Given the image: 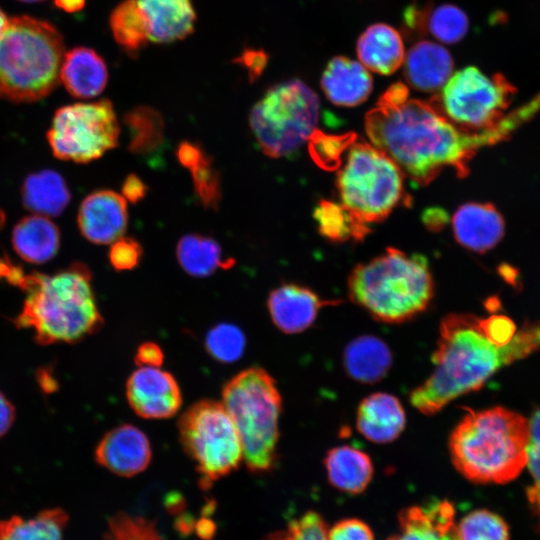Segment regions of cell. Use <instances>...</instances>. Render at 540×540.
I'll use <instances>...</instances> for the list:
<instances>
[{"label": "cell", "mask_w": 540, "mask_h": 540, "mask_svg": "<svg viewBox=\"0 0 540 540\" xmlns=\"http://www.w3.org/2000/svg\"><path fill=\"white\" fill-rule=\"evenodd\" d=\"M118 137L117 117L107 99L58 109L47 133L54 156L76 163L100 158L117 146Z\"/></svg>", "instance_id": "12"}, {"label": "cell", "mask_w": 540, "mask_h": 540, "mask_svg": "<svg viewBox=\"0 0 540 540\" xmlns=\"http://www.w3.org/2000/svg\"><path fill=\"white\" fill-rule=\"evenodd\" d=\"M453 65L451 54L443 46L420 41L409 50L404 73L412 87L432 92L444 87L452 76Z\"/></svg>", "instance_id": "22"}, {"label": "cell", "mask_w": 540, "mask_h": 540, "mask_svg": "<svg viewBox=\"0 0 540 540\" xmlns=\"http://www.w3.org/2000/svg\"><path fill=\"white\" fill-rule=\"evenodd\" d=\"M164 360L161 347L154 342L142 343L136 351L135 363L139 367H160Z\"/></svg>", "instance_id": "43"}, {"label": "cell", "mask_w": 540, "mask_h": 540, "mask_svg": "<svg viewBox=\"0 0 540 540\" xmlns=\"http://www.w3.org/2000/svg\"><path fill=\"white\" fill-rule=\"evenodd\" d=\"M205 346L215 360L231 363L237 361L244 353L246 338L239 327L221 323L209 330Z\"/></svg>", "instance_id": "36"}, {"label": "cell", "mask_w": 540, "mask_h": 540, "mask_svg": "<svg viewBox=\"0 0 540 540\" xmlns=\"http://www.w3.org/2000/svg\"><path fill=\"white\" fill-rule=\"evenodd\" d=\"M515 330L503 315L444 316L431 358L434 370L411 391L412 406L432 416L461 395L479 390L501 367L540 349V322Z\"/></svg>", "instance_id": "1"}, {"label": "cell", "mask_w": 540, "mask_h": 540, "mask_svg": "<svg viewBox=\"0 0 540 540\" xmlns=\"http://www.w3.org/2000/svg\"><path fill=\"white\" fill-rule=\"evenodd\" d=\"M194 191L206 209H217L221 200L220 174L212 158L205 154L191 169Z\"/></svg>", "instance_id": "37"}, {"label": "cell", "mask_w": 540, "mask_h": 540, "mask_svg": "<svg viewBox=\"0 0 540 540\" xmlns=\"http://www.w3.org/2000/svg\"><path fill=\"white\" fill-rule=\"evenodd\" d=\"M128 129V149L136 155L155 152L164 142V119L156 109L141 105L133 108L124 116Z\"/></svg>", "instance_id": "31"}, {"label": "cell", "mask_w": 540, "mask_h": 540, "mask_svg": "<svg viewBox=\"0 0 540 540\" xmlns=\"http://www.w3.org/2000/svg\"><path fill=\"white\" fill-rule=\"evenodd\" d=\"M222 403L237 429L249 470H271L277 460L282 411L274 378L261 367L244 369L224 385Z\"/></svg>", "instance_id": "8"}, {"label": "cell", "mask_w": 540, "mask_h": 540, "mask_svg": "<svg viewBox=\"0 0 540 540\" xmlns=\"http://www.w3.org/2000/svg\"><path fill=\"white\" fill-rule=\"evenodd\" d=\"M392 353L379 337L362 335L350 341L343 353L347 374L362 384L380 381L392 366Z\"/></svg>", "instance_id": "25"}, {"label": "cell", "mask_w": 540, "mask_h": 540, "mask_svg": "<svg viewBox=\"0 0 540 540\" xmlns=\"http://www.w3.org/2000/svg\"><path fill=\"white\" fill-rule=\"evenodd\" d=\"M177 260L182 269L193 277L204 278L216 270L230 268L231 258L223 259L219 243L211 237L200 234H186L178 242Z\"/></svg>", "instance_id": "29"}, {"label": "cell", "mask_w": 540, "mask_h": 540, "mask_svg": "<svg viewBox=\"0 0 540 540\" xmlns=\"http://www.w3.org/2000/svg\"><path fill=\"white\" fill-rule=\"evenodd\" d=\"M126 396L130 407L145 419L174 416L182 405L174 376L160 367H139L128 378Z\"/></svg>", "instance_id": "13"}, {"label": "cell", "mask_w": 540, "mask_h": 540, "mask_svg": "<svg viewBox=\"0 0 540 540\" xmlns=\"http://www.w3.org/2000/svg\"><path fill=\"white\" fill-rule=\"evenodd\" d=\"M328 529L322 517L309 511L292 520L285 529L275 531L263 540H327Z\"/></svg>", "instance_id": "39"}, {"label": "cell", "mask_w": 540, "mask_h": 540, "mask_svg": "<svg viewBox=\"0 0 540 540\" xmlns=\"http://www.w3.org/2000/svg\"><path fill=\"white\" fill-rule=\"evenodd\" d=\"M348 294L377 321L402 323L427 309L434 282L425 257L387 248L352 270Z\"/></svg>", "instance_id": "5"}, {"label": "cell", "mask_w": 540, "mask_h": 540, "mask_svg": "<svg viewBox=\"0 0 540 540\" xmlns=\"http://www.w3.org/2000/svg\"><path fill=\"white\" fill-rule=\"evenodd\" d=\"M71 195L63 177L50 169L28 175L22 186L24 206L42 216H59Z\"/></svg>", "instance_id": "28"}, {"label": "cell", "mask_w": 540, "mask_h": 540, "mask_svg": "<svg viewBox=\"0 0 540 540\" xmlns=\"http://www.w3.org/2000/svg\"><path fill=\"white\" fill-rule=\"evenodd\" d=\"M147 191L146 184L135 174H129L122 185L124 198L134 204L144 199Z\"/></svg>", "instance_id": "46"}, {"label": "cell", "mask_w": 540, "mask_h": 540, "mask_svg": "<svg viewBox=\"0 0 540 540\" xmlns=\"http://www.w3.org/2000/svg\"><path fill=\"white\" fill-rule=\"evenodd\" d=\"M86 0H53L55 7L67 13H75L82 10Z\"/></svg>", "instance_id": "48"}, {"label": "cell", "mask_w": 540, "mask_h": 540, "mask_svg": "<svg viewBox=\"0 0 540 540\" xmlns=\"http://www.w3.org/2000/svg\"><path fill=\"white\" fill-rule=\"evenodd\" d=\"M267 59L268 56L263 50L246 49L238 61L247 69L249 77L253 81L264 71Z\"/></svg>", "instance_id": "44"}, {"label": "cell", "mask_w": 540, "mask_h": 540, "mask_svg": "<svg viewBox=\"0 0 540 540\" xmlns=\"http://www.w3.org/2000/svg\"><path fill=\"white\" fill-rule=\"evenodd\" d=\"M143 255L142 246L131 237H121L113 242L109 261L116 271H127L137 267Z\"/></svg>", "instance_id": "41"}, {"label": "cell", "mask_w": 540, "mask_h": 540, "mask_svg": "<svg viewBox=\"0 0 540 540\" xmlns=\"http://www.w3.org/2000/svg\"><path fill=\"white\" fill-rule=\"evenodd\" d=\"M529 421L502 407L470 410L452 430L448 448L454 467L476 483H506L527 463Z\"/></svg>", "instance_id": "4"}, {"label": "cell", "mask_w": 540, "mask_h": 540, "mask_svg": "<svg viewBox=\"0 0 540 540\" xmlns=\"http://www.w3.org/2000/svg\"><path fill=\"white\" fill-rule=\"evenodd\" d=\"M8 24H9V19L7 18L3 10L0 8V38L2 37L5 30L7 29Z\"/></svg>", "instance_id": "49"}, {"label": "cell", "mask_w": 540, "mask_h": 540, "mask_svg": "<svg viewBox=\"0 0 540 540\" xmlns=\"http://www.w3.org/2000/svg\"><path fill=\"white\" fill-rule=\"evenodd\" d=\"M320 102L298 79L272 86L250 112V128L262 152L271 158L295 153L317 131Z\"/></svg>", "instance_id": "10"}, {"label": "cell", "mask_w": 540, "mask_h": 540, "mask_svg": "<svg viewBox=\"0 0 540 540\" xmlns=\"http://www.w3.org/2000/svg\"><path fill=\"white\" fill-rule=\"evenodd\" d=\"M149 29V40L170 43L194 30L196 19L190 0H137Z\"/></svg>", "instance_id": "23"}, {"label": "cell", "mask_w": 540, "mask_h": 540, "mask_svg": "<svg viewBox=\"0 0 540 540\" xmlns=\"http://www.w3.org/2000/svg\"><path fill=\"white\" fill-rule=\"evenodd\" d=\"M109 24L114 39L129 54H137L149 40L148 22L137 0L120 3L112 11Z\"/></svg>", "instance_id": "32"}, {"label": "cell", "mask_w": 540, "mask_h": 540, "mask_svg": "<svg viewBox=\"0 0 540 540\" xmlns=\"http://www.w3.org/2000/svg\"><path fill=\"white\" fill-rule=\"evenodd\" d=\"M60 244L58 227L42 215L22 218L13 228L12 245L26 262L42 264L52 259Z\"/></svg>", "instance_id": "27"}, {"label": "cell", "mask_w": 540, "mask_h": 540, "mask_svg": "<svg viewBox=\"0 0 540 540\" xmlns=\"http://www.w3.org/2000/svg\"><path fill=\"white\" fill-rule=\"evenodd\" d=\"M327 540H374L370 527L359 519H344L328 530Z\"/></svg>", "instance_id": "42"}, {"label": "cell", "mask_w": 540, "mask_h": 540, "mask_svg": "<svg viewBox=\"0 0 540 540\" xmlns=\"http://www.w3.org/2000/svg\"><path fill=\"white\" fill-rule=\"evenodd\" d=\"M324 466L330 484L350 494L363 492L374 472L369 455L349 445L330 449L324 458Z\"/></svg>", "instance_id": "26"}, {"label": "cell", "mask_w": 540, "mask_h": 540, "mask_svg": "<svg viewBox=\"0 0 540 540\" xmlns=\"http://www.w3.org/2000/svg\"><path fill=\"white\" fill-rule=\"evenodd\" d=\"M0 276L25 292L15 325L32 330L39 344L77 343L103 325L92 289V274L83 263L76 262L46 275L23 274L12 264L0 261Z\"/></svg>", "instance_id": "3"}, {"label": "cell", "mask_w": 540, "mask_h": 540, "mask_svg": "<svg viewBox=\"0 0 540 540\" xmlns=\"http://www.w3.org/2000/svg\"><path fill=\"white\" fill-rule=\"evenodd\" d=\"M457 540H509L508 526L497 514L475 510L456 525Z\"/></svg>", "instance_id": "35"}, {"label": "cell", "mask_w": 540, "mask_h": 540, "mask_svg": "<svg viewBox=\"0 0 540 540\" xmlns=\"http://www.w3.org/2000/svg\"><path fill=\"white\" fill-rule=\"evenodd\" d=\"M452 228L459 244L471 251L485 253L503 238L505 222L491 203L468 202L454 213Z\"/></svg>", "instance_id": "17"}, {"label": "cell", "mask_w": 540, "mask_h": 540, "mask_svg": "<svg viewBox=\"0 0 540 540\" xmlns=\"http://www.w3.org/2000/svg\"><path fill=\"white\" fill-rule=\"evenodd\" d=\"M18 1L25 2V3H35V2H41L44 0H18Z\"/></svg>", "instance_id": "50"}, {"label": "cell", "mask_w": 540, "mask_h": 540, "mask_svg": "<svg viewBox=\"0 0 540 540\" xmlns=\"http://www.w3.org/2000/svg\"><path fill=\"white\" fill-rule=\"evenodd\" d=\"M371 144L384 152L414 183L425 186L446 167L469 173L476 151L503 139L494 133H467L456 127L434 99H410L407 86L395 83L365 119Z\"/></svg>", "instance_id": "2"}, {"label": "cell", "mask_w": 540, "mask_h": 540, "mask_svg": "<svg viewBox=\"0 0 540 540\" xmlns=\"http://www.w3.org/2000/svg\"><path fill=\"white\" fill-rule=\"evenodd\" d=\"M60 80L66 90L76 98H92L106 87L108 69L103 58L93 49L75 47L65 53Z\"/></svg>", "instance_id": "21"}, {"label": "cell", "mask_w": 540, "mask_h": 540, "mask_svg": "<svg viewBox=\"0 0 540 540\" xmlns=\"http://www.w3.org/2000/svg\"><path fill=\"white\" fill-rule=\"evenodd\" d=\"M321 87L333 104L352 107L368 98L372 91V77L361 63L337 56L325 68Z\"/></svg>", "instance_id": "20"}, {"label": "cell", "mask_w": 540, "mask_h": 540, "mask_svg": "<svg viewBox=\"0 0 540 540\" xmlns=\"http://www.w3.org/2000/svg\"><path fill=\"white\" fill-rule=\"evenodd\" d=\"M403 176L400 168L374 145L354 143L337 172L340 204L366 225L382 221L395 208L410 202Z\"/></svg>", "instance_id": "9"}, {"label": "cell", "mask_w": 540, "mask_h": 540, "mask_svg": "<svg viewBox=\"0 0 540 540\" xmlns=\"http://www.w3.org/2000/svg\"><path fill=\"white\" fill-rule=\"evenodd\" d=\"M77 221L81 234L90 242L113 243L127 228L126 199L112 190L95 191L82 201Z\"/></svg>", "instance_id": "15"}, {"label": "cell", "mask_w": 540, "mask_h": 540, "mask_svg": "<svg viewBox=\"0 0 540 540\" xmlns=\"http://www.w3.org/2000/svg\"><path fill=\"white\" fill-rule=\"evenodd\" d=\"M205 151L198 144L184 141L177 148V158L181 165L187 169L195 166L205 155Z\"/></svg>", "instance_id": "45"}, {"label": "cell", "mask_w": 540, "mask_h": 540, "mask_svg": "<svg viewBox=\"0 0 540 540\" xmlns=\"http://www.w3.org/2000/svg\"><path fill=\"white\" fill-rule=\"evenodd\" d=\"M529 426L526 464L532 475L533 485L528 489V498L540 516V409L533 414Z\"/></svg>", "instance_id": "40"}, {"label": "cell", "mask_w": 540, "mask_h": 540, "mask_svg": "<svg viewBox=\"0 0 540 540\" xmlns=\"http://www.w3.org/2000/svg\"><path fill=\"white\" fill-rule=\"evenodd\" d=\"M64 40L51 23L14 16L0 38V98L35 102L58 86Z\"/></svg>", "instance_id": "6"}, {"label": "cell", "mask_w": 540, "mask_h": 540, "mask_svg": "<svg viewBox=\"0 0 540 540\" xmlns=\"http://www.w3.org/2000/svg\"><path fill=\"white\" fill-rule=\"evenodd\" d=\"M15 419V409L11 402L0 392V436L5 434Z\"/></svg>", "instance_id": "47"}, {"label": "cell", "mask_w": 540, "mask_h": 540, "mask_svg": "<svg viewBox=\"0 0 540 540\" xmlns=\"http://www.w3.org/2000/svg\"><path fill=\"white\" fill-rule=\"evenodd\" d=\"M178 431L203 488L236 470L243 460L239 434L222 402L207 399L194 403L180 417Z\"/></svg>", "instance_id": "11"}, {"label": "cell", "mask_w": 540, "mask_h": 540, "mask_svg": "<svg viewBox=\"0 0 540 540\" xmlns=\"http://www.w3.org/2000/svg\"><path fill=\"white\" fill-rule=\"evenodd\" d=\"M68 515L52 508L25 519L13 516L0 522V540H63Z\"/></svg>", "instance_id": "30"}, {"label": "cell", "mask_w": 540, "mask_h": 540, "mask_svg": "<svg viewBox=\"0 0 540 540\" xmlns=\"http://www.w3.org/2000/svg\"><path fill=\"white\" fill-rule=\"evenodd\" d=\"M106 536L107 540H164L152 521L126 513L109 520Z\"/></svg>", "instance_id": "38"}, {"label": "cell", "mask_w": 540, "mask_h": 540, "mask_svg": "<svg viewBox=\"0 0 540 540\" xmlns=\"http://www.w3.org/2000/svg\"><path fill=\"white\" fill-rule=\"evenodd\" d=\"M516 88L500 73L488 76L468 66L450 77L433 99L444 115L467 133H494L504 140L540 109V95L505 115Z\"/></svg>", "instance_id": "7"}, {"label": "cell", "mask_w": 540, "mask_h": 540, "mask_svg": "<svg viewBox=\"0 0 540 540\" xmlns=\"http://www.w3.org/2000/svg\"><path fill=\"white\" fill-rule=\"evenodd\" d=\"M405 425L404 408L390 393H372L358 406L356 428L369 441L380 444L392 442L400 436Z\"/></svg>", "instance_id": "19"}, {"label": "cell", "mask_w": 540, "mask_h": 540, "mask_svg": "<svg viewBox=\"0 0 540 540\" xmlns=\"http://www.w3.org/2000/svg\"><path fill=\"white\" fill-rule=\"evenodd\" d=\"M320 233L332 241L362 239L369 231L368 225L357 220L342 204L321 200L314 211Z\"/></svg>", "instance_id": "33"}, {"label": "cell", "mask_w": 540, "mask_h": 540, "mask_svg": "<svg viewBox=\"0 0 540 540\" xmlns=\"http://www.w3.org/2000/svg\"><path fill=\"white\" fill-rule=\"evenodd\" d=\"M331 303L322 300L311 289L293 283L273 289L267 307L273 324L285 334H297L310 328L318 312Z\"/></svg>", "instance_id": "16"}, {"label": "cell", "mask_w": 540, "mask_h": 540, "mask_svg": "<svg viewBox=\"0 0 540 540\" xmlns=\"http://www.w3.org/2000/svg\"><path fill=\"white\" fill-rule=\"evenodd\" d=\"M469 20L465 12L452 4H442L429 8L425 19V32L428 31L437 40L453 44L464 38L468 31Z\"/></svg>", "instance_id": "34"}, {"label": "cell", "mask_w": 540, "mask_h": 540, "mask_svg": "<svg viewBox=\"0 0 540 540\" xmlns=\"http://www.w3.org/2000/svg\"><path fill=\"white\" fill-rule=\"evenodd\" d=\"M96 461L123 477L143 472L152 458L146 434L131 424H123L107 432L95 450Z\"/></svg>", "instance_id": "14"}, {"label": "cell", "mask_w": 540, "mask_h": 540, "mask_svg": "<svg viewBox=\"0 0 540 540\" xmlns=\"http://www.w3.org/2000/svg\"><path fill=\"white\" fill-rule=\"evenodd\" d=\"M455 510L447 500H432L399 514V531L388 540H457Z\"/></svg>", "instance_id": "18"}, {"label": "cell", "mask_w": 540, "mask_h": 540, "mask_svg": "<svg viewBox=\"0 0 540 540\" xmlns=\"http://www.w3.org/2000/svg\"><path fill=\"white\" fill-rule=\"evenodd\" d=\"M356 49L361 64L382 75L394 73L404 60V45L399 32L383 23L369 26L360 35Z\"/></svg>", "instance_id": "24"}]
</instances>
